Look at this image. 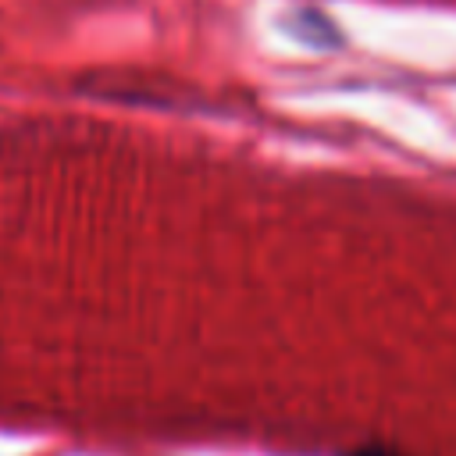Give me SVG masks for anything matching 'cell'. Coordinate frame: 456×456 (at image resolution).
Returning <instances> with one entry per match:
<instances>
[{
  "mask_svg": "<svg viewBox=\"0 0 456 456\" xmlns=\"http://www.w3.org/2000/svg\"><path fill=\"white\" fill-rule=\"evenodd\" d=\"M349 456H399V452H392V449H378V445H367V449H356V452H349Z\"/></svg>",
  "mask_w": 456,
  "mask_h": 456,
  "instance_id": "6da1fadb",
  "label": "cell"
}]
</instances>
